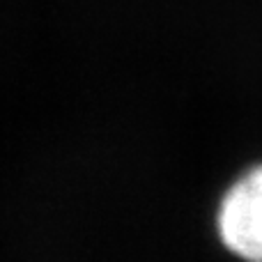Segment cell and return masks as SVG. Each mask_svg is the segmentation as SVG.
<instances>
[{"instance_id":"6da1fadb","label":"cell","mask_w":262,"mask_h":262,"mask_svg":"<svg viewBox=\"0 0 262 262\" xmlns=\"http://www.w3.org/2000/svg\"><path fill=\"white\" fill-rule=\"evenodd\" d=\"M219 235L237 258L262 262V163L244 172L223 195Z\"/></svg>"}]
</instances>
